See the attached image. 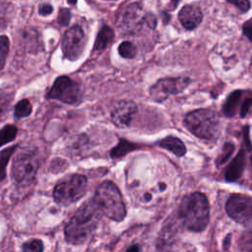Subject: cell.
<instances>
[{"mask_svg":"<svg viewBox=\"0 0 252 252\" xmlns=\"http://www.w3.org/2000/svg\"><path fill=\"white\" fill-rule=\"evenodd\" d=\"M102 214L93 200L84 204L65 227V238L71 245L85 243L94 232Z\"/></svg>","mask_w":252,"mask_h":252,"instance_id":"cell-1","label":"cell"},{"mask_svg":"<svg viewBox=\"0 0 252 252\" xmlns=\"http://www.w3.org/2000/svg\"><path fill=\"white\" fill-rule=\"evenodd\" d=\"M178 215L187 229L194 232L203 231L210 220L208 198L201 192H193L184 196L178 208Z\"/></svg>","mask_w":252,"mask_h":252,"instance_id":"cell-2","label":"cell"},{"mask_svg":"<svg viewBox=\"0 0 252 252\" xmlns=\"http://www.w3.org/2000/svg\"><path fill=\"white\" fill-rule=\"evenodd\" d=\"M92 200L103 216L116 221L124 220L125 203L118 187L113 182L106 180L100 183Z\"/></svg>","mask_w":252,"mask_h":252,"instance_id":"cell-3","label":"cell"},{"mask_svg":"<svg viewBox=\"0 0 252 252\" xmlns=\"http://www.w3.org/2000/svg\"><path fill=\"white\" fill-rule=\"evenodd\" d=\"M184 126L194 136L203 140L215 139L220 128L218 114L211 109H196L184 118Z\"/></svg>","mask_w":252,"mask_h":252,"instance_id":"cell-4","label":"cell"},{"mask_svg":"<svg viewBox=\"0 0 252 252\" xmlns=\"http://www.w3.org/2000/svg\"><path fill=\"white\" fill-rule=\"evenodd\" d=\"M87 177L73 174L68 179L58 183L53 190V198L57 204L69 206L80 200L87 191Z\"/></svg>","mask_w":252,"mask_h":252,"instance_id":"cell-5","label":"cell"},{"mask_svg":"<svg viewBox=\"0 0 252 252\" xmlns=\"http://www.w3.org/2000/svg\"><path fill=\"white\" fill-rule=\"evenodd\" d=\"M46 97L76 105L82 101L83 92L81 86L76 81L67 76H60L54 81Z\"/></svg>","mask_w":252,"mask_h":252,"instance_id":"cell-6","label":"cell"},{"mask_svg":"<svg viewBox=\"0 0 252 252\" xmlns=\"http://www.w3.org/2000/svg\"><path fill=\"white\" fill-rule=\"evenodd\" d=\"M225 211L236 222L252 228V197L244 194H232L227 199Z\"/></svg>","mask_w":252,"mask_h":252,"instance_id":"cell-7","label":"cell"},{"mask_svg":"<svg viewBox=\"0 0 252 252\" xmlns=\"http://www.w3.org/2000/svg\"><path fill=\"white\" fill-rule=\"evenodd\" d=\"M38 162L35 155L32 153L19 154L12 165V176L21 184H29L35 178Z\"/></svg>","mask_w":252,"mask_h":252,"instance_id":"cell-8","label":"cell"},{"mask_svg":"<svg viewBox=\"0 0 252 252\" xmlns=\"http://www.w3.org/2000/svg\"><path fill=\"white\" fill-rule=\"evenodd\" d=\"M87 43V36L81 26L75 25L68 29L62 39V51L64 57L75 61L83 54Z\"/></svg>","mask_w":252,"mask_h":252,"instance_id":"cell-9","label":"cell"},{"mask_svg":"<svg viewBox=\"0 0 252 252\" xmlns=\"http://www.w3.org/2000/svg\"><path fill=\"white\" fill-rule=\"evenodd\" d=\"M190 84L188 77L159 79L150 89V96L157 102H162L170 94L181 93Z\"/></svg>","mask_w":252,"mask_h":252,"instance_id":"cell-10","label":"cell"},{"mask_svg":"<svg viewBox=\"0 0 252 252\" xmlns=\"http://www.w3.org/2000/svg\"><path fill=\"white\" fill-rule=\"evenodd\" d=\"M137 110L135 102L130 100L119 101L111 111V120L117 127H126L130 124Z\"/></svg>","mask_w":252,"mask_h":252,"instance_id":"cell-11","label":"cell"},{"mask_svg":"<svg viewBox=\"0 0 252 252\" xmlns=\"http://www.w3.org/2000/svg\"><path fill=\"white\" fill-rule=\"evenodd\" d=\"M178 20L187 31L196 29L203 21V12L196 3L185 4L178 12Z\"/></svg>","mask_w":252,"mask_h":252,"instance_id":"cell-12","label":"cell"},{"mask_svg":"<svg viewBox=\"0 0 252 252\" xmlns=\"http://www.w3.org/2000/svg\"><path fill=\"white\" fill-rule=\"evenodd\" d=\"M245 168V152L244 149H240L235 158L231 160L224 172V179L228 182L236 181L242 175Z\"/></svg>","mask_w":252,"mask_h":252,"instance_id":"cell-13","label":"cell"},{"mask_svg":"<svg viewBox=\"0 0 252 252\" xmlns=\"http://www.w3.org/2000/svg\"><path fill=\"white\" fill-rule=\"evenodd\" d=\"M141 11V6L138 3H132L123 8L117 16L118 25L124 29H132Z\"/></svg>","mask_w":252,"mask_h":252,"instance_id":"cell-14","label":"cell"},{"mask_svg":"<svg viewBox=\"0 0 252 252\" xmlns=\"http://www.w3.org/2000/svg\"><path fill=\"white\" fill-rule=\"evenodd\" d=\"M157 144L160 148L171 152L172 154H174L176 157H179V158L183 157L187 151L184 143L180 139L173 136H167L159 140Z\"/></svg>","mask_w":252,"mask_h":252,"instance_id":"cell-15","label":"cell"},{"mask_svg":"<svg viewBox=\"0 0 252 252\" xmlns=\"http://www.w3.org/2000/svg\"><path fill=\"white\" fill-rule=\"evenodd\" d=\"M242 94L243 91L241 90H235L228 94L221 107V111L225 117L231 118L236 114L237 107L241 100Z\"/></svg>","mask_w":252,"mask_h":252,"instance_id":"cell-16","label":"cell"},{"mask_svg":"<svg viewBox=\"0 0 252 252\" xmlns=\"http://www.w3.org/2000/svg\"><path fill=\"white\" fill-rule=\"evenodd\" d=\"M114 37V32L113 30L109 27V26H102L101 29L99 30V32H97L95 41H94V49L97 50V51H101L103 49H105L110 42L112 41Z\"/></svg>","mask_w":252,"mask_h":252,"instance_id":"cell-17","label":"cell"},{"mask_svg":"<svg viewBox=\"0 0 252 252\" xmlns=\"http://www.w3.org/2000/svg\"><path fill=\"white\" fill-rule=\"evenodd\" d=\"M137 148H139V146L132 142H129L127 140H120L119 143L117 144V146L111 150L110 156L113 158H119L124 157L128 153L136 150Z\"/></svg>","mask_w":252,"mask_h":252,"instance_id":"cell-18","label":"cell"},{"mask_svg":"<svg viewBox=\"0 0 252 252\" xmlns=\"http://www.w3.org/2000/svg\"><path fill=\"white\" fill-rule=\"evenodd\" d=\"M24 38L30 51L37 52L38 50L41 49V43H40L39 36L36 30H33V29L27 30L25 32Z\"/></svg>","mask_w":252,"mask_h":252,"instance_id":"cell-19","label":"cell"},{"mask_svg":"<svg viewBox=\"0 0 252 252\" xmlns=\"http://www.w3.org/2000/svg\"><path fill=\"white\" fill-rule=\"evenodd\" d=\"M17 149V146H13L10 148L5 149L0 153V182L3 181L6 177V167L9 162V159L15 150Z\"/></svg>","mask_w":252,"mask_h":252,"instance_id":"cell-20","label":"cell"},{"mask_svg":"<svg viewBox=\"0 0 252 252\" xmlns=\"http://www.w3.org/2000/svg\"><path fill=\"white\" fill-rule=\"evenodd\" d=\"M17 132H18V129L13 124H8L4 126L0 130V147L4 146L9 142H12L16 138Z\"/></svg>","mask_w":252,"mask_h":252,"instance_id":"cell-21","label":"cell"},{"mask_svg":"<svg viewBox=\"0 0 252 252\" xmlns=\"http://www.w3.org/2000/svg\"><path fill=\"white\" fill-rule=\"evenodd\" d=\"M32 106L30 100L27 98H24L15 105L14 115L16 118H24L29 116L32 113Z\"/></svg>","mask_w":252,"mask_h":252,"instance_id":"cell-22","label":"cell"},{"mask_svg":"<svg viewBox=\"0 0 252 252\" xmlns=\"http://www.w3.org/2000/svg\"><path fill=\"white\" fill-rule=\"evenodd\" d=\"M118 52L123 58H134L137 54V47L131 41L125 40L119 44Z\"/></svg>","mask_w":252,"mask_h":252,"instance_id":"cell-23","label":"cell"},{"mask_svg":"<svg viewBox=\"0 0 252 252\" xmlns=\"http://www.w3.org/2000/svg\"><path fill=\"white\" fill-rule=\"evenodd\" d=\"M238 248L240 251L252 252V231H244L238 239Z\"/></svg>","mask_w":252,"mask_h":252,"instance_id":"cell-24","label":"cell"},{"mask_svg":"<svg viewBox=\"0 0 252 252\" xmlns=\"http://www.w3.org/2000/svg\"><path fill=\"white\" fill-rule=\"evenodd\" d=\"M233 152H234V145L230 142H226L223 145L222 152L220 153V155L216 159L217 166H220V165H222L223 163H225L227 161V159L231 157Z\"/></svg>","mask_w":252,"mask_h":252,"instance_id":"cell-25","label":"cell"},{"mask_svg":"<svg viewBox=\"0 0 252 252\" xmlns=\"http://www.w3.org/2000/svg\"><path fill=\"white\" fill-rule=\"evenodd\" d=\"M10 40L7 35H0V70L5 66L6 58L9 53Z\"/></svg>","mask_w":252,"mask_h":252,"instance_id":"cell-26","label":"cell"},{"mask_svg":"<svg viewBox=\"0 0 252 252\" xmlns=\"http://www.w3.org/2000/svg\"><path fill=\"white\" fill-rule=\"evenodd\" d=\"M13 96L14 94L11 93L0 94V119L5 117V115L7 114Z\"/></svg>","mask_w":252,"mask_h":252,"instance_id":"cell-27","label":"cell"},{"mask_svg":"<svg viewBox=\"0 0 252 252\" xmlns=\"http://www.w3.org/2000/svg\"><path fill=\"white\" fill-rule=\"evenodd\" d=\"M23 251H32V252H41L43 250V244L39 239H32L25 242L22 246Z\"/></svg>","mask_w":252,"mask_h":252,"instance_id":"cell-28","label":"cell"},{"mask_svg":"<svg viewBox=\"0 0 252 252\" xmlns=\"http://www.w3.org/2000/svg\"><path fill=\"white\" fill-rule=\"evenodd\" d=\"M58 24L61 27H66L69 25L71 20V11L68 8H61L58 13Z\"/></svg>","mask_w":252,"mask_h":252,"instance_id":"cell-29","label":"cell"},{"mask_svg":"<svg viewBox=\"0 0 252 252\" xmlns=\"http://www.w3.org/2000/svg\"><path fill=\"white\" fill-rule=\"evenodd\" d=\"M229 4L235 6L241 13H247L251 9L250 0H226Z\"/></svg>","mask_w":252,"mask_h":252,"instance_id":"cell-30","label":"cell"},{"mask_svg":"<svg viewBox=\"0 0 252 252\" xmlns=\"http://www.w3.org/2000/svg\"><path fill=\"white\" fill-rule=\"evenodd\" d=\"M252 108V96H247L243 100L240 107V117L244 118Z\"/></svg>","mask_w":252,"mask_h":252,"instance_id":"cell-31","label":"cell"},{"mask_svg":"<svg viewBox=\"0 0 252 252\" xmlns=\"http://www.w3.org/2000/svg\"><path fill=\"white\" fill-rule=\"evenodd\" d=\"M242 32L250 41H252V17L242 25Z\"/></svg>","mask_w":252,"mask_h":252,"instance_id":"cell-32","label":"cell"},{"mask_svg":"<svg viewBox=\"0 0 252 252\" xmlns=\"http://www.w3.org/2000/svg\"><path fill=\"white\" fill-rule=\"evenodd\" d=\"M143 22L151 29H155L157 27V18L151 13H148L143 17Z\"/></svg>","mask_w":252,"mask_h":252,"instance_id":"cell-33","label":"cell"},{"mask_svg":"<svg viewBox=\"0 0 252 252\" xmlns=\"http://www.w3.org/2000/svg\"><path fill=\"white\" fill-rule=\"evenodd\" d=\"M243 131V140H244V146L247 151H252V144L249 139V126L245 125L242 129Z\"/></svg>","mask_w":252,"mask_h":252,"instance_id":"cell-34","label":"cell"},{"mask_svg":"<svg viewBox=\"0 0 252 252\" xmlns=\"http://www.w3.org/2000/svg\"><path fill=\"white\" fill-rule=\"evenodd\" d=\"M53 12V7L48 3H43L38 6V13L41 16H48Z\"/></svg>","mask_w":252,"mask_h":252,"instance_id":"cell-35","label":"cell"},{"mask_svg":"<svg viewBox=\"0 0 252 252\" xmlns=\"http://www.w3.org/2000/svg\"><path fill=\"white\" fill-rule=\"evenodd\" d=\"M230 239H231V235L228 234L226 235L224 241H223V249L224 250H227L229 248V243H230Z\"/></svg>","mask_w":252,"mask_h":252,"instance_id":"cell-36","label":"cell"},{"mask_svg":"<svg viewBox=\"0 0 252 252\" xmlns=\"http://www.w3.org/2000/svg\"><path fill=\"white\" fill-rule=\"evenodd\" d=\"M162 16H163V23L167 24L169 22V19H170L169 14H167L166 12H162Z\"/></svg>","mask_w":252,"mask_h":252,"instance_id":"cell-37","label":"cell"},{"mask_svg":"<svg viewBox=\"0 0 252 252\" xmlns=\"http://www.w3.org/2000/svg\"><path fill=\"white\" fill-rule=\"evenodd\" d=\"M141 250V248L138 246V245H133V246H130V247H128L127 248V251H136V252H138V251H140Z\"/></svg>","mask_w":252,"mask_h":252,"instance_id":"cell-38","label":"cell"},{"mask_svg":"<svg viewBox=\"0 0 252 252\" xmlns=\"http://www.w3.org/2000/svg\"><path fill=\"white\" fill-rule=\"evenodd\" d=\"M170 1H171V4H172L173 8H176L177 5H178L179 2H180V0H170Z\"/></svg>","mask_w":252,"mask_h":252,"instance_id":"cell-39","label":"cell"},{"mask_svg":"<svg viewBox=\"0 0 252 252\" xmlns=\"http://www.w3.org/2000/svg\"><path fill=\"white\" fill-rule=\"evenodd\" d=\"M152 199V195L150 193H146L145 194V200L146 201H150Z\"/></svg>","mask_w":252,"mask_h":252,"instance_id":"cell-40","label":"cell"},{"mask_svg":"<svg viewBox=\"0 0 252 252\" xmlns=\"http://www.w3.org/2000/svg\"><path fill=\"white\" fill-rule=\"evenodd\" d=\"M165 187H166V185H165L164 183H159V189H160V191H163V190L165 189Z\"/></svg>","mask_w":252,"mask_h":252,"instance_id":"cell-41","label":"cell"},{"mask_svg":"<svg viewBox=\"0 0 252 252\" xmlns=\"http://www.w3.org/2000/svg\"><path fill=\"white\" fill-rule=\"evenodd\" d=\"M77 1H78V0H67V2H68L69 4H71V5H76Z\"/></svg>","mask_w":252,"mask_h":252,"instance_id":"cell-42","label":"cell"},{"mask_svg":"<svg viewBox=\"0 0 252 252\" xmlns=\"http://www.w3.org/2000/svg\"><path fill=\"white\" fill-rule=\"evenodd\" d=\"M250 160H251V166H252V157H251V158H250Z\"/></svg>","mask_w":252,"mask_h":252,"instance_id":"cell-43","label":"cell"},{"mask_svg":"<svg viewBox=\"0 0 252 252\" xmlns=\"http://www.w3.org/2000/svg\"><path fill=\"white\" fill-rule=\"evenodd\" d=\"M105 1H116V0H105Z\"/></svg>","mask_w":252,"mask_h":252,"instance_id":"cell-44","label":"cell"}]
</instances>
